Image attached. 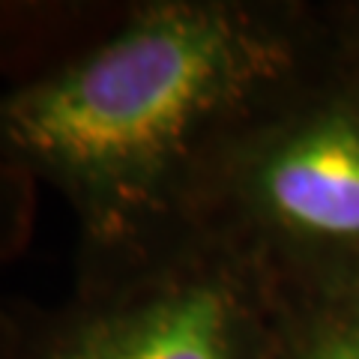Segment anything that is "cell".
<instances>
[{"instance_id": "4", "label": "cell", "mask_w": 359, "mask_h": 359, "mask_svg": "<svg viewBox=\"0 0 359 359\" xmlns=\"http://www.w3.org/2000/svg\"><path fill=\"white\" fill-rule=\"evenodd\" d=\"M276 359H359V302L318 299L278 314Z\"/></svg>"}, {"instance_id": "3", "label": "cell", "mask_w": 359, "mask_h": 359, "mask_svg": "<svg viewBox=\"0 0 359 359\" xmlns=\"http://www.w3.org/2000/svg\"><path fill=\"white\" fill-rule=\"evenodd\" d=\"M126 6L111 0H0V78L18 87L63 69L114 30Z\"/></svg>"}, {"instance_id": "1", "label": "cell", "mask_w": 359, "mask_h": 359, "mask_svg": "<svg viewBox=\"0 0 359 359\" xmlns=\"http://www.w3.org/2000/svg\"><path fill=\"white\" fill-rule=\"evenodd\" d=\"M297 66L299 42L276 13L129 4L63 69L0 90V162L69 204L75 269L129 261L189 231L201 180Z\"/></svg>"}, {"instance_id": "5", "label": "cell", "mask_w": 359, "mask_h": 359, "mask_svg": "<svg viewBox=\"0 0 359 359\" xmlns=\"http://www.w3.org/2000/svg\"><path fill=\"white\" fill-rule=\"evenodd\" d=\"M36 180L18 168L0 162V269L27 249L36 228ZM18 335L15 302L0 290V359H13Z\"/></svg>"}, {"instance_id": "2", "label": "cell", "mask_w": 359, "mask_h": 359, "mask_svg": "<svg viewBox=\"0 0 359 359\" xmlns=\"http://www.w3.org/2000/svg\"><path fill=\"white\" fill-rule=\"evenodd\" d=\"M266 276L189 228L138 257L75 269L60 306L15 302L13 359H276Z\"/></svg>"}]
</instances>
